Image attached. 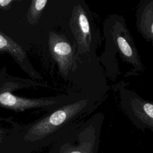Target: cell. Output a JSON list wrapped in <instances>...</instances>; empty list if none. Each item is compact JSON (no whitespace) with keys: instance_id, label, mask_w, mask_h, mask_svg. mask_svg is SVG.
<instances>
[{"instance_id":"6da1fadb","label":"cell","mask_w":153,"mask_h":153,"mask_svg":"<svg viewBox=\"0 0 153 153\" xmlns=\"http://www.w3.org/2000/svg\"><path fill=\"white\" fill-rule=\"evenodd\" d=\"M104 31L106 46L103 59L108 76L113 81L120 73L117 54L123 62L133 68L134 72H143L145 66L123 16L118 14L109 16L105 22Z\"/></svg>"},{"instance_id":"7a4b0ae2","label":"cell","mask_w":153,"mask_h":153,"mask_svg":"<svg viewBox=\"0 0 153 153\" xmlns=\"http://www.w3.org/2000/svg\"><path fill=\"white\" fill-rule=\"evenodd\" d=\"M118 89L122 111L136 126L153 131V102L144 99L123 85H120Z\"/></svg>"},{"instance_id":"3957f363","label":"cell","mask_w":153,"mask_h":153,"mask_svg":"<svg viewBox=\"0 0 153 153\" xmlns=\"http://www.w3.org/2000/svg\"><path fill=\"white\" fill-rule=\"evenodd\" d=\"M71 27L76 41L78 52L81 54L90 53L93 36L87 13L80 5L73 10Z\"/></svg>"},{"instance_id":"277c9868","label":"cell","mask_w":153,"mask_h":153,"mask_svg":"<svg viewBox=\"0 0 153 153\" xmlns=\"http://www.w3.org/2000/svg\"><path fill=\"white\" fill-rule=\"evenodd\" d=\"M49 48L51 56L58 64L60 72L63 75L66 76L74 62V54L71 45L62 35L50 32Z\"/></svg>"},{"instance_id":"5b68a950","label":"cell","mask_w":153,"mask_h":153,"mask_svg":"<svg viewBox=\"0 0 153 153\" xmlns=\"http://www.w3.org/2000/svg\"><path fill=\"white\" fill-rule=\"evenodd\" d=\"M87 103L88 100L84 99L65 106L41 121L35 127L38 129L45 130L59 126L82 110Z\"/></svg>"},{"instance_id":"8992f818","label":"cell","mask_w":153,"mask_h":153,"mask_svg":"<svg viewBox=\"0 0 153 153\" xmlns=\"http://www.w3.org/2000/svg\"><path fill=\"white\" fill-rule=\"evenodd\" d=\"M136 25L140 35L153 44V0H142L136 13Z\"/></svg>"},{"instance_id":"52a82bcc","label":"cell","mask_w":153,"mask_h":153,"mask_svg":"<svg viewBox=\"0 0 153 153\" xmlns=\"http://www.w3.org/2000/svg\"><path fill=\"white\" fill-rule=\"evenodd\" d=\"M52 100H33L16 96L8 91L0 93V105L16 111H23L26 109L50 105L54 103Z\"/></svg>"},{"instance_id":"ba28073f","label":"cell","mask_w":153,"mask_h":153,"mask_svg":"<svg viewBox=\"0 0 153 153\" xmlns=\"http://www.w3.org/2000/svg\"><path fill=\"white\" fill-rule=\"evenodd\" d=\"M0 51L11 54L17 60L22 61L25 57V53L22 47L11 38L0 32Z\"/></svg>"},{"instance_id":"9c48e42d","label":"cell","mask_w":153,"mask_h":153,"mask_svg":"<svg viewBox=\"0 0 153 153\" xmlns=\"http://www.w3.org/2000/svg\"><path fill=\"white\" fill-rule=\"evenodd\" d=\"M47 2V0H34L32 1L27 16V20L30 24L33 25L37 22Z\"/></svg>"},{"instance_id":"30bf717a","label":"cell","mask_w":153,"mask_h":153,"mask_svg":"<svg viewBox=\"0 0 153 153\" xmlns=\"http://www.w3.org/2000/svg\"><path fill=\"white\" fill-rule=\"evenodd\" d=\"M13 2L12 0H0V9H7V7L10 5Z\"/></svg>"},{"instance_id":"8fae6325","label":"cell","mask_w":153,"mask_h":153,"mask_svg":"<svg viewBox=\"0 0 153 153\" xmlns=\"http://www.w3.org/2000/svg\"><path fill=\"white\" fill-rule=\"evenodd\" d=\"M71 153H81V152H79V151H75V152H71Z\"/></svg>"}]
</instances>
